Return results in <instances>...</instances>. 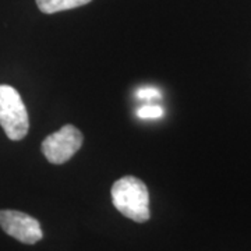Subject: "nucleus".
Returning a JSON list of instances; mask_svg holds the SVG:
<instances>
[{
  "instance_id": "obj_1",
  "label": "nucleus",
  "mask_w": 251,
  "mask_h": 251,
  "mask_svg": "<svg viewBox=\"0 0 251 251\" xmlns=\"http://www.w3.org/2000/svg\"><path fill=\"white\" fill-rule=\"evenodd\" d=\"M112 201L126 218L144 224L150 219V193L143 180L134 176H125L112 186Z\"/></svg>"
},
{
  "instance_id": "obj_2",
  "label": "nucleus",
  "mask_w": 251,
  "mask_h": 251,
  "mask_svg": "<svg viewBox=\"0 0 251 251\" xmlns=\"http://www.w3.org/2000/svg\"><path fill=\"white\" fill-rule=\"evenodd\" d=\"M0 126L13 141H20L28 134V112L18 91L11 85H0Z\"/></svg>"
},
{
  "instance_id": "obj_3",
  "label": "nucleus",
  "mask_w": 251,
  "mask_h": 251,
  "mask_svg": "<svg viewBox=\"0 0 251 251\" xmlns=\"http://www.w3.org/2000/svg\"><path fill=\"white\" fill-rule=\"evenodd\" d=\"M84 143L82 133L73 125L63 126L56 133H52L42 141V152L50 163L62 165L72 159Z\"/></svg>"
},
{
  "instance_id": "obj_4",
  "label": "nucleus",
  "mask_w": 251,
  "mask_h": 251,
  "mask_svg": "<svg viewBox=\"0 0 251 251\" xmlns=\"http://www.w3.org/2000/svg\"><path fill=\"white\" fill-rule=\"evenodd\" d=\"M0 227L9 236L24 244H35L42 240L44 236L41 224L35 218L20 211H0Z\"/></svg>"
},
{
  "instance_id": "obj_5",
  "label": "nucleus",
  "mask_w": 251,
  "mask_h": 251,
  "mask_svg": "<svg viewBox=\"0 0 251 251\" xmlns=\"http://www.w3.org/2000/svg\"><path fill=\"white\" fill-rule=\"evenodd\" d=\"M91 0H36V6L45 14H54L59 11L75 9L88 4Z\"/></svg>"
},
{
  "instance_id": "obj_6",
  "label": "nucleus",
  "mask_w": 251,
  "mask_h": 251,
  "mask_svg": "<svg viewBox=\"0 0 251 251\" xmlns=\"http://www.w3.org/2000/svg\"><path fill=\"white\" fill-rule=\"evenodd\" d=\"M140 119H158L163 116V108L159 105H144L137 110Z\"/></svg>"
},
{
  "instance_id": "obj_7",
  "label": "nucleus",
  "mask_w": 251,
  "mask_h": 251,
  "mask_svg": "<svg viewBox=\"0 0 251 251\" xmlns=\"http://www.w3.org/2000/svg\"><path fill=\"white\" fill-rule=\"evenodd\" d=\"M138 98L143 99H152V98H158L159 97V92L153 88H143V90L138 91Z\"/></svg>"
}]
</instances>
